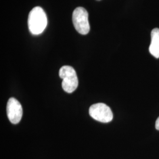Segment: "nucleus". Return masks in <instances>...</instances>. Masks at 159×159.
<instances>
[{
    "mask_svg": "<svg viewBox=\"0 0 159 159\" xmlns=\"http://www.w3.org/2000/svg\"><path fill=\"white\" fill-rule=\"evenodd\" d=\"M59 75L63 79V89L68 93L74 92L79 85L77 73L74 68L69 66H64L60 69Z\"/></svg>",
    "mask_w": 159,
    "mask_h": 159,
    "instance_id": "2",
    "label": "nucleus"
},
{
    "mask_svg": "<svg viewBox=\"0 0 159 159\" xmlns=\"http://www.w3.org/2000/svg\"><path fill=\"white\" fill-rule=\"evenodd\" d=\"M97 1H100V0H97Z\"/></svg>",
    "mask_w": 159,
    "mask_h": 159,
    "instance_id": "8",
    "label": "nucleus"
},
{
    "mask_svg": "<svg viewBox=\"0 0 159 159\" xmlns=\"http://www.w3.org/2000/svg\"><path fill=\"white\" fill-rule=\"evenodd\" d=\"M47 18L43 9L35 7L30 11L28 18V25L31 33L33 35L41 34L46 29Z\"/></svg>",
    "mask_w": 159,
    "mask_h": 159,
    "instance_id": "1",
    "label": "nucleus"
},
{
    "mask_svg": "<svg viewBox=\"0 0 159 159\" xmlns=\"http://www.w3.org/2000/svg\"><path fill=\"white\" fill-rule=\"evenodd\" d=\"M7 113L10 121L14 125L18 124L23 116V108L20 102L16 98H10L7 104Z\"/></svg>",
    "mask_w": 159,
    "mask_h": 159,
    "instance_id": "5",
    "label": "nucleus"
},
{
    "mask_svg": "<svg viewBox=\"0 0 159 159\" xmlns=\"http://www.w3.org/2000/svg\"><path fill=\"white\" fill-rule=\"evenodd\" d=\"M150 53L156 58H159V29H154L151 33V43L149 46Z\"/></svg>",
    "mask_w": 159,
    "mask_h": 159,
    "instance_id": "6",
    "label": "nucleus"
},
{
    "mask_svg": "<svg viewBox=\"0 0 159 159\" xmlns=\"http://www.w3.org/2000/svg\"><path fill=\"white\" fill-rule=\"evenodd\" d=\"M155 127H156V129L159 130V117L157 118V119L156 121V125H155Z\"/></svg>",
    "mask_w": 159,
    "mask_h": 159,
    "instance_id": "7",
    "label": "nucleus"
},
{
    "mask_svg": "<svg viewBox=\"0 0 159 159\" xmlns=\"http://www.w3.org/2000/svg\"><path fill=\"white\" fill-rule=\"evenodd\" d=\"M73 23L74 28L78 33L86 35L90 31L88 12L83 7H77L73 12Z\"/></svg>",
    "mask_w": 159,
    "mask_h": 159,
    "instance_id": "3",
    "label": "nucleus"
},
{
    "mask_svg": "<svg viewBox=\"0 0 159 159\" xmlns=\"http://www.w3.org/2000/svg\"><path fill=\"white\" fill-rule=\"evenodd\" d=\"M89 114L93 119L102 123H109L113 118L111 108L104 103L93 104L89 108Z\"/></svg>",
    "mask_w": 159,
    "mask_h": 159,
    "instance_id": "4",
    "label": "nucleus"
}]
</instances>
